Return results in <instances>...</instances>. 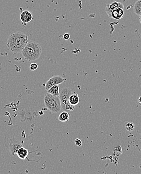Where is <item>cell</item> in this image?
I'll return each instance as SVG.
<instances>
[{
    "label": "cell",
    "mask_w": 141,
    "mask_h": 174,
    "mask_svg": "<svg viewBox=\"0 0 141 174\" xmlns=\"http://www.w3.org/2000/svg\"><path fill=\"white\" fill-rule=\"evenodd\" d=\"M28 43V37L22 32H15L11 33L7 40V46L13 53H21L23 49Z\"/></svg>",
    "instance_id": "6da1fadb"
},
{
    "label": "cell",
    "mask_w": 141,
    "mask_h": 174,
    "mask_svg": "<svg viewBox=\"0 0 141 174\" xmlns=\"http://www.w3.org/2000/svg\"><path fill=\"white\" fill-rule=\"evenodd\" d=\"M42 53V48L39 43L30 41L23 49L22 56L28 62L36 61L39 58Z\"/></svg>",
    "instance_id": "7a4b0ae2"
},
{
    "label": "cell",
    "mask_w": 141,
    "mask_h": 174,
    "mask_svg": "<svg viewBox=\"0 0 141 174\" xmlns=\"http://www.w3.org/2000/svg\"><path fill=\"white\" fill-rule=\"evenodd\" d=\"M44 102L45 106L52 113H56L62 110L59 97L54 96L47 93L44 98Z\"/></svg>",
    "instance_id": "3957f363"
},
{
    "label": "cell",
    "mask_w": 141,
    "mask_h": 174,
    "mask_svg": "<svg viewBox=\"0 0 141 174\" xmlns=\"http://www.w3.org/2000/svg\"><path fill=\"white\" fill-rule=\"evenodd\" d=\"M71 89L64 87L60 91L59 98L60 100L61 109L64 111H73L74 106L71 105L69 102L70 95L73 94Z\"/></svg>",
    "instance_id": "277c9868"
},
{
    "label": "cell",
    "mask_w": 141,
    "mask_h": 174,
    "mask_svg": "<svg viewBox=\"0 0 141 174\" xmlns=\"http://www.w3.org/2000/svg\"><path fill=\"white\" fill-rule=\"evenodd\" d=\"M66 80L65 79L62 78L59 76H56L52 77L47 80V82H46L45 87V90L47 91L52 86L61 84L63 83L64 82H65Z\"/></svg>",
    "instance_id": "5b68a950"
},
{
    "label": "cell",
    "mask_w": 141,
    "mask_h": 174,
    "mask_svg": "<svg viewBox=\"0 0 141 174\" xmlns=\"http://www.w3.org/2000/svg\"><path fill=\"white\" fill-rule=\"evenodd\" d=\"M118 7H124V6L122 3H119L116 1L113 2L111 4H107L106 8H105V12H106V13L109 17H111L112 11Z\"/></svg>",
    "instance_id": "8992f818"
},
{
    "label": "cell",
    "mask_w": 141,
    "mask_h": 174,
    "mask_svg": "<svg viewBox=\"0 0 141 174\" xmlns=\"http://www.w3.org/2000/svg\"><path fill=\"white\" fill-rule=\"evenodd\" d=\"M33 14L29 11H23L20 15V20L22 23H29L33 20Z\"/></svg>",
    "instance_id": "52a82bcc"
},
{
    "label": "cell",
    "mask_w": 141,
    "mask_h": 174,
    "mask_svg": "<svg viewBox=\"0 0 141 174\" xmlns=\"http://www.w3.org/2000/svg\"><path fill=\"white\" fill-rule=\"evenodd\" d=\"M124 7H118L112 11L111 17L116 20H120L124 17Z\"/></svg>",
    "instance_id": "ba28073f"
},
{
    "label": "cell",
    "mask_w": 141,
    "mask_h": 174,
    "mask_svg": "<svg viewBox=\"0 0 141 174\" xmlns=\"http://www.w3.org/2000/svg\"><path fill=\"white\" fill-rule=\"evenodd\" d=\"M16 153L17 154L18 157L20 159L24 160L28 156L29 152H28V150L27 149H26L23 147H22V148H20V149H18Z\"/></svg>",
    "instance_id": "9c48e42d"
},
{
    "label": "cell",
    "mask_w": 141,
    "mask_h": 174,
    "mask_svg": "<svg viewBox=\"0 0 141 174\" xmlns=\"http://www.w3.org/2000/svg\"><path fill=\"white\" fill-rule=\"evenodd\" d=\"M47 93L54 96L59 97L60 95L59 87L58 85L52 86L49 90H47Z\"/></svg>",
    "instance_id": "30bf717a"
},
{
    "label": "cell",
    "mask_w": 141,
    "mask_h": 174,
    "mask_svg": "<svg viewBox=\"0 0 141 174\" xmlns=\"http://www.w3.org/2000/svg\"><path fill=\"white\" fill-rule=\"evenodd\" d=\"M80 101L79 97L77 94H73L70 95V97L69 98V102L71 105L75 106L78 104Z\"/></svg>",
    "instance_id": "8fae6325"
},
{
    "label": "cell",
    "mask_w": 141,
    "mask_h": 174,
    "mask_svg": "<svg viewBox=\"0 0 141 174\" xmlns=\"http://www.w3.org/2000/svg\"><path fill=\"white\" fill-rule=\"evenodd\" d=\"M134 12L138 16H141V0H138L134 4Z\"/></svg>",
    "instance_id": "7c38bea8"
},
{
    "label": "cell",
    "mask_w": 141,
    "mask_h": 174,
    "mask_svg": "<svg viewBox=\"0 0 141 174\" xmlns=\"http://www.w3.org/2000/svg\"><path fill=\"white\" fill-rule=\"evenodd\" d=\"M69 119V114L68 112L66 111H63L60 114L58 117V120L60 121L64 122L68 121Z\"/></svg>",
    "instance_id": "4fadbf2b"
},
{
    "label": "cell",
    "mask_w": 141,
    "mask_h": 174,
    "mask_svg": "<svg viewBox=\"0 0 141 174\" xmlns=\"http://www.w3.org/2000/svg\"><path fill=\"white\" fill-rule=\"evenodd\" d=\"M125 127L127 130L129 131H131L134 129L135 126L134 124V123L132 122H128L126 123Z\"/></svg>",
    "instance_id": "5bb4252c"
},
{
    "label": "cell",
    "mask_w": 141,
    "mask_h": 174,
    "mask_svg": "<svg viewBox=\"0 0 141 174\" xmlns=\"http://www.w3.org/2000/svg\"><path fill=\"white\" fill-rule=\"evenodd\" d=\"M38 69V65L36 63H32L30 66V69L33 71Z\"/></svg>",
    "instance_id": "9a60e30c"
},
{
    "label": "cell",
    "mask_w": 141,
    "mask_h": 174,
    "mask_svg": "<svg viewBox=\"0 0 141 174\" xmlns=\"http://www.w3.org/2000/svg\"><path fill=\"white\" fill-rule=\"evenodd\" d=\"M75 144L77 146H81L82 144V142L80 139H77L75 140Z\"/></svg>",
    "instance_id": "2e32d148"
},
{
    "label": "cell",
    "mask_w": 141,
    "mask_h": 174,
    "mask_svg": "<svg viewBox=\"0 0 141 174\" xmlns=\"http://www.w3.org/2000/svg\"><path fill=\"white\" fill-rule=\"evenodd\" d=\"M70 38V35L68 33H65L64 35V39L65 40H68Z\"/></svg>",
    "instance_id": "e0dca14e"
},
{
    "label": "cell",
    "mask_w": 141,
    "mask_h": 174,
    "mask_svg": "<svg viewBox=\"0 0 141 174\" xmlns=\"http://www.w3.org/2000/svg\"><path fill=\"white\" fill-rule=\"evenodd\" d=\"M138 102L139 104L141 106V96L139 98Z\"/></svg>",
    "instance_id": "ac0fdd59"
},
{
    "label": "cell",
    "mask_w": 141,
    "mask_h": 174,
    "mask_svg": "<svg viewBox=\"0 0 141 174\" xmlns=\"http://www.w3.org/2000/svg\"><path fill=\"white\" fill-rule=\"evenodd\" d=\"M139 20H140V23H141V16H140V18H139Z\"/></svg>",
    "instance_id": "d6986e66"
},
{
    "label": "cell",
    "mask_w": 141,
    "mask_h": 174,
    "mask_svg": "<svg viewBox=\"0 0 141 174\" xmlns=\"http://www.w3.org/2000/svg\"><path fill=\"white\" fill-rule=\"evenodd\" d=\"M140 168H141V166H140Z\"/></svg>",
    "instance_id": "ffe728a7"
}]
</instances>
